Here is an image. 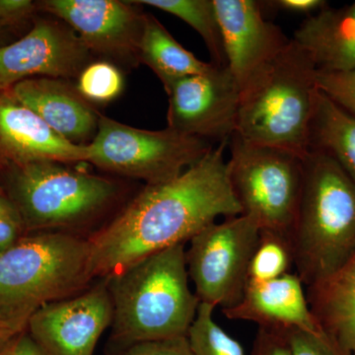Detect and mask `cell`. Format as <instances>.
Here are the masks:
<instances>
[{"label":"cell","instance_id":"cell-1","mask_svg":"<svg viewBox=\"0 0 355 355\" xmlns=\"http://www.w3.org/2000/svg\"><path fill=\"white\" fill-rule=\"evenodd\" d=\"M228 142L212 147L179 177L146 184L113 220L88 238L93 279H106L150 254L186 244L217 217L242 214L229 182Z\"/></svg>","mask_w":355,"mask_h":355},{"label":"cell","instance_id":"cell-2","mask_svg":"<svg viewBox=\"0 0 355 355\" xmlns=\"http://www.w3.org/2000/svg\"><path fill=\"white\" fill-rule=\"evenodd\" d=\"M114 305L111 349L187 336L200 300L189 284L184 244L150 254L106 277Z\"/></svg>","mask_w":355,"mask_h":355},{"label":"cell","instance_id":"cell-3","mask_svg":"<svg viewBox=\"0 0 355 355\" xmlns=\"http://www.w3.org/2000/svg\"><path fill=\"white\" fill-rule=\"evenodd\" d=\"M289 240L306 287L340 270L355 254V182L335 160L309 150Z\"/></svg>","mask_w":355,"mask_h":355},{"label":"cell","instance_id":"cell-4","mask_svg":"<svg viewBox=\"0 0 355 355\" xmlns=\"http://www.w3.org/2000/svg\"><path fill=\"white\" fill-rule=\"evenodd\" d=\"M87 239L69 233L22 236L0 254V328L22 333L30 318L50 303L90 287Z\"/></svg>","mask_w":355,"mask_h":355},{"label":"cell","instance_id":"cell-5","mask_svg":"<svg viewBox=\"0 0 355 355\" xmlns=\"http://www.w3.org/2000/svg\"><path fill=\"white\" fill-rule=\"evenodd\" d=\"M316 69L293 40L241 89L236 133L254 144L309 153Z\"/></svg>","mask_w":355,"mask_h":355},{"label":"cell","instance_id":"cell-6","mask_svg":"<svg viewBox=\"0 0 355 355\" xmlns=\"http://www.w3.org/2000/svg\"><path fill=\"white\" fill-rule=\"evenodd\" d=\"M41 161L6 171L7 193L21 223L31 232L80 225L106 209L116 186L106 178Z\"/></svg>","mask_w":355,"mask_h":355},{"label":"cell","instance_id":"cell-7","mask_svg":"<svg viewBox=\"0 0 355 355\" xmlns=\"http://www.w3.org/2000/svg\"><path fill=\"white\" fill-rule=\"evenodd\" d=\"M228 178L242 214L261 229L289 235L303 183V156L254 144L237 133L228 142Z\"/></svg>","mask_w":355,"mask_h":355},{"label":"cell","instance_id":"cell-8","mask_svg":"<svg viewBox=\"0 0 355 355\" xmlns=\"http://www.w3.org/2000/svg\"><path fill=\"white\" fill-rule=\"evenodd\" d=\"M211 142L166 128L130 127L101 114L88 162L114 174L146 184L170 181L197 164L212 149Z\"/></svg>","mask_w":355,"mask_h":355},{"label":"cell","instance_id":"cell-9","mask_svg":"<svg viewBox=\"0 0 355 355\" xmlns=\"http://www.w3.org/2000/svg\"><path fill=\"white\" fill-rule=\"evenodd\" d=\"M260 233L253 218L240 214L214 222L191 238L187 268L200 303L221 310L239 303Z\"/></svg>","mask_w":355,"mask_h":355},{"label":"cell","instance_id":"cell-10","mask_svg":"<svg viewBox=\"0 0 355 355\" xmlns=\"http://www.w3.org/2000/svg\"><path fill=\"white\" fill-rule=\"evenodd\" d=\"M38 11L62 20L92 55L116 67H137L144 16L139 4L121 0H42Z\"/></svg>","mask_w":355,"mask_h":355},{"label":"cell","instance_id":"cell-11","mask_svg":"<svg viewBox=\"0 0 355 355\" xmlns=\"http://www.w3.org/2000/svg\"><path fill=\"white\" fill-rule=\"evenodd\" d=\"M168 127L209 142L229 141L237 130L241 90L228 67L180 79L166 89Z\"/></svg>","mask_w":355,"mask_h":355},{"label":"cell","instance_id":"cell-12","mask_svg":"<svg viewBox=\"0 0 355 355\" xmlns=\"http://www.w3.org/2000/svg\"><path fill=\"white\" fill-rule=\"evenodd\" d=\"M91 58L69 25L53 16H36L27 34L0 48V89L36 77L77 79Z\"/></svg>","mask_w":355,"mask_h":355},{"label":"cell","instance_id":"cell-13","mask_svg":"<svg viewBox=\"0 0 355 355\" xmlns=\"http://www.w3.org/2000/svg\"><path fill=\"white\" fill-rule=\"evenodd\" d=\"M113 318L108 282L101 279L76 296L42 307L26 331L46 355H93Z\"/></svg>","mask_w":355,"mask_h":355},{"label":"cell","instance_id":"cell-14","mask_svg":"<svg viewBox=\"0 0 355 355\" xmlns=\"http://www.w3.org/2000/svg\"><path fill=\"white\" fill-rule=\"evenodd\" d=\"M227 67L240 90L284 50L291 40L265 18L263 2L214 0Z\"/></svg>","mask_w":355,"mask_h":355},{"label":"cell","instance_id":"cell-15","mask_svg":"<svg viewBox=\"0 0 355 355\" xmlns=\"http://www.w3.org/2000/svg\"><path fill=\"white\" fill-rule=\"evenodd\" d=\"M88 157V146L64 139L23 104L12 89H0V170L41 161L87 163Z\"/></svg>","mask_w":355,"mask_h":355},{"label":"cell","instance_id":"cell-16","mask_svg":"<svg viewBox=\"0 0 355 355\" xmlns=\"http://www.w3.org/2000/svg\"><path fill=\"white\" fill-rule=\"evenodd\" d=\"M304 284L296 273L250 284L238 304L222 310L234 321L252 322L263 330L322 331L311 312Z\"/></svg>","mask_w":355,"mask_h":355},{"label":"cell","instance_id":"cell-17","mask_svg":"<svg viewBox=\"0 0 355 355\" xmlns=\"http://www.w3.org/2000/svg\"><path fill=\"white\" fill-rule=\"evenodd\" d=\"M69 81L36 77L21 81L11 89L23 104L60 137L77 146H88L97 133L101 114Z\"/></svg>","mask_w":355,"mask_h":355},{"label":"cell","instance_id":"cell-18","mask_svg":"<svg viewBox=\"0 0 355 355\" xmlns=\"http://www.w3.org/2000/svg\"><path fill=\"white\" fill-rule=\"evenodd\" d=\"M292 40L307 53L317 71L355 69V2L343 8L326 6L309 16Z\"/></svg>","mask_w":355,"mask_h":355},{"label":"cell","instance_id":"cell-19","mask_svg":"<svg viewBox=\"0 0 355 355\" xmlns=\"http://www.w3.org/2000/svg\"><path fill=\"white\" fill-rule=\"evenodd\" d=\"M307 289L311 312L321 331L355 355V254L340 270Z\"/></svg>","mask_w":355,"mask_h":355},{"label":"cell","instance_id":"cell-20","mask_svg":"<svg viewBox=\"0 0 355 355\" xmlns=\"http://www.w3.org/2000/svg\"><path fill=\"white\" fill-rule=\"evenodd\" d=\"M139 62L147 65L160 79L164 89L212 67L186 50L153 14L146 13L139 44Z\"/></svg>","mask_w":355,"mask_h":355},{"label":"cell","instance_id":"cell-21","mask_svg":"<svg viewBox=\"0 0 355 355\" xmlns=\"http://www.w3.org/2000/svg\"><path fill=\"white\" fill-rule=\"evenodd\" d=\"M309 150L335 159L355 182V116L318 90Z\"/></svg>","mask_w":355,"mask_h":355},{"label":"cell","instance_id":"cell-22","mask_svg":"<svg viewBox=\"0 0 355 355\" xmlns=\"http://www.w3.org/2000/svg\"><path fill=\"white\" fill-rule=\"evenodd\" d=\"M132 2L154 7L183 20L202 37L209 50L211 64L217 67H227L223 37L214 0H135Z\"/></svg>","mask_w":355,"mask_h":355},{"label":"cell","instance_id":"cell-23","mask_svg":"<svg viewBox=\"0 0 355 355\" xmlns=\"http://www.w3.org/2000/svg\"><path fill=\"white\" fill-rule=\"evenodd\" d=\"M293 266V251L288 236L261 229L258 244L250 261L248 286L279 279L291 273Z\"/></svg>","mask_w":355,"mask_h":355},{"label":"cell","instance_id":"cell-24","mask_svg":"<svg viewBox=\"0 0 355 355\" xmlns=\"http://www.w3.org/2000/svg\"><path fill=\"white\" fill-rule=\"evenodd\" d=\"M214 306L200 303L197 316L188 331L195 355H245L241 343L216 323Z\"/></svg>","mask_w":355,"mask_h":355},{"label":"cell","instance_id":"cell-25","mask_svg":"<svg viewBox=\"0 0 355 355\" xmlns=\"http://www.w3.org/2000/svg\"><path fill=\"white\" fill-rule=\"evenodd\" d=\"M123 73L108 60L91 62L77 77L76 87L91 104H107L123 92Z\"/></svg>","mask_w":355,"mask_h":355},{"label":"cell","instance_id":"cell-26","mask_svg":"<svg viewBox=\"0 0 355 355\" xmlns=\"http://www.w3.org/2000/svg\"><path fill=\"white\" fill-rule=\"evenodd\" d=\"M318 90L355 116V69L345 72H319L315 76Z\"/></svg>","mask_w":355,"mask_h":355},{"label":"cell","instance_id":"cell-27","mask_svg":"<svg viewBox=\"0 0 355 355\" xmlns=\"http://www.w3.org/2000/svg\"><path fill=\"white\" fill-rule=\"evenodd\" d=\"M292 355H352L336 345L323 331H284Z\"/></svg>","mask_w":355,"mask_h":355},{"label":"cell","instance_id":"cell-28","mask_svg":"<svg viewBox=\"0 0 355 355\" xmlns=\"http://www.w3.org/2000/svg\"><path fill=\"white\" fill-rule=\"evenodd\" d=\"M116 355H195L188 336L135 343Z\"/></svg>","mask_w":355,"mask_h":355},{"label":"cell","instance_id":"cell-29","mask_svg":"<svg viewBox=\"0 0 355 355\" xmlns=\"http://www.w3.org/2000/svg\"><path fill=\"white\" fill-rule=\"evenodd\" d=\"M252 355H292L286 336L279 331L259 329Z\"/></svg>","mask_w":355,"mask_h":355},{"label":"cell","instance_id":"cell-30","mask_svg":"<svg viewBox=\"0 0 355 355\" xmlns=\"http://www.w3.org/2000/svg\"><path fill=\"white\" fill-rule=\"evenodd\" d=\"M265 8L273 10L287 11L291 13L310 14L324 8L327 2L323 0H273V1H263Z\"/></svg>","mask_w":355,"mask_h":355},{"label":"cell","instance_id":"cell-31","mask_svg":"<svg viewBox=\"0 0 355 355\" xmlns=\"http://www.w3.org/2000/svg\"><path fill=\"white\" fill-rule=\"evenodd\" d=\"M24 231L21 222L0 217V254L6 253L22 237Z\"/></svg>","mask_w":355,"mask_h":355},{"label":"cell","instance_id":"cell-32","mask_svg":"<svg viewBox=\"0 0 355 355\" xmlns=\"http://www.w3.org/2000/svg\"><path fill=\"white\" fill-rule=\"evenodd\" d=\"M0 355H46L40 349L27 331H23L14 338L12 343Z\"/></svg>","mask_w":355,"mask_h":355},{"label":"cell","instance_id":"cell-33","mask_svg":"<svg viewBox=\"0 0 355 355\" xmlns=\"http://www.w3.org/2000/svg\"><path fill=\"white\" fill-rule=\"evenodd\" d=\"M0 217H6V218L21 222L17 210L1 188H0Z\"/></svg>","mask_w":355,"mask_h":355},{"label":"cell","instance_id":"cell-34","mask_svg":"<svg viewBox=\"0 0 355 355\" xmlns=\"http://www.w3.org/2000/svg\"><path fill=\"white\" fill-rule=\"evenodd\" d=\"M20 334L17 331L8 330V329L0 328V354L10 345L14 338Z\"/></svg>","mask_w":355,"mask_h":355},{"label":"cell","instance_id":"cell-35","mask_svg":"<svg viewBox=\"0 0 355 355\" xmlns=\"http://www.w3.org/2000/svg\"><path fill=\"white\" fill-rule=\"evenodd\" d=\"M14 31H15V30L11 29L10 27L3 24V23L0 21V48L6 46V44L12 43L13 41H11V38H12Z\"/></svg>","mask_w":355,"mask_h":355},{"label":"cell","instance_id":"cell-36","mask_svg":"<svg viewBox=\"0 0 355 355\" xmlns=\"http://www.w3.org/2000/svg\"><path fill=\"white\" fill-rule=\"evenodd\" d=\"M0 188H1V187H0Z\"/></svg>","mask_w":355,"mask_h":355}]
</instances>
